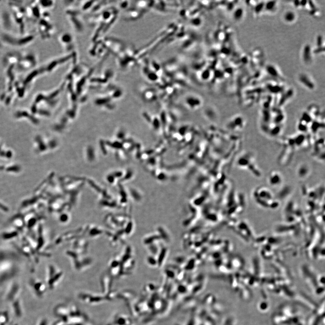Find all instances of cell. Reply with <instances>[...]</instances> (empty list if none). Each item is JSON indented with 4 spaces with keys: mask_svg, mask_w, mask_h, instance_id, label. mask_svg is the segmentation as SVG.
<instances>
[{
    "mask_svg": "<svg viewBox=\"0 0 325 325\" xmlns=\"http://www.w3.org/2000/svg\"><path fill=\"white\" fill-rule=\"evenodd\" d=\"M67 17L74 30L79 33L84 30V23L81 19L80 11L77 9L71 8L67 10Z\"/></svg>",
    "mask_w": 325,
    "mask_h": 325,
    "instance_id": "cell-1",
    "label": "cell"
},
{
    "mask_svg": "<svg viewBox=\"0 0 325 325\" xmlns=\"http://www.w3.org/2000/svg\"><path fill=\"white\" fill-rule=\"evenodd\" d=\"M61 42L68 53H75V43L73 36L68 33L62 34L60 38Z\"/></svg>",
    "mask_w": 325,
    "mask_h": 325,
    "instance_id": "cell-2",
    "label": "cell"
},
{
    "mask_svg": "<svg viewBox=\"0 0 325 325\" xmlns=\"http://www.w3.org/2000/svg\"><path fill=\"white\" fill-rule=\"evenodd\" d=\"M299 81L304 86L310 89H312L315 87L314 83L310 78L305 74H300L298 77Z\"/></svg>",
    "mask_w": 325,
    "mask_h": 325,
    "instance_id": "cell-3",
    "label": "cell"
},
{
    "mask_svg": "<svg viewBox=\"0 0 325 325\" xmlns=\"http://www.w3.org/2000/svg\"><path fill=\"white\" fill-rule=\"evenodd\" d=\"M311 48L309 45L307 44L304 47L303 53V58L306 63H310L312 59Z\"/></svg>",
    "mask_w": 325,
    "mask_h": 325,
    "instance_id": "cell-4",
    "label": "cell"
},
{
    "mask_svg": "<svg viewBox=\"0 0 325 325\" xmlns=\"http://www.w3.org/2000/svg\"><path fill=\"white\" fill-rule=\"evenodd\" d=\"M266 71L270 75L272 76V77L277 78L278 79L281 78V75L279 73V71H278L277 69H276V67L274 66V65H270L267 66Z\"/></svg>",
    "mask_w": 325,
    "mask_h": 325,
    "instance_id": "cell-5",
    "label": "cell"
},
{
    "mask_svg": "<svg viewBox=\"0 0 325 325\" xmlns=\"http://www.w3.org/2000/svg\"><path fill=\"white\" fill-rule=\"evenodd\" d=\"M296 18V15L295 13L291 10L287 11L284 14V20L288 23H292L295 20Z\"/></svg>",
    "mask_w": 325,
    "mask_h": 325,
    "instance_id": "cell-6",
    "label": "cell"
},
{
    "mask_svg": "<svg viewBox=\"0 0 325 325\" xmlns=\"http://www.w3.org/2000/svg\"><path fill=\"white\" fill-rule=\"evenodd\" d=\"M276 1H268L266 4H265L264 8L268 11H274L276 7Z\"/></svg>",
    "mask_w": 325,
    "mask_h": 325,
    "instance_id": "cell-7",
    "label": "cell"
},
{
    "mask_svg": "<svg viewBox=\"0 0 325 325\" xmlns=\"http://www.w3.org/2000/svg\"><path fill=\"white\" fill-rule=\"evenodd\" d=\"M243 10L241 8L237 9L234 13V18L237 20H240L243 16Z\"/></svg>",
    "mask_w": 325,
    "mask_h": 325,
    "instance_id": "cell-8",
    "label": "cell"
},
{
    "mask_svg": "<svg viewBox=\"0 0 325 325\" xmlns=\"http://www.w3.org/2000/svg\"><path fill=\"white\" fill-rule=\"evenodd\" d=\"M264 7L265 3H263V2H261V3L257 4L255 6V8H254L255 13L257 14V15L260 14L262 12L264 8Z\"/></svg>",
    "mask_w": 325,
    "mask_h": 325,
    "instance_id": "cell-9",
    "label": "cell"
},
{
    "mask_svg": "<svg viewBox=\"0 0 325 325\" xmlns=\"http://www.w3.org/2000/svg\"><path fill=\"white\" fill-rule=\"evenodd\" d=\"M317 45L318 46V48H321L322 42V37L321 36H319L317 38Z\"/></svg>",
    "mask_w": 325,
    "mask_h": 325,
    "instance_id": "cell-10",
    "label": "cell"
}]
</instances>
